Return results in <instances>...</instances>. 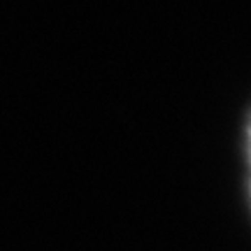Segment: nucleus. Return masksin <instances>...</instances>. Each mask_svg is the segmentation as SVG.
I'll return each instance as SVG.
<instances>
[{
    "label": "nucleus",
    "instance_id": "nucleus-1",
    "mask_svg": "<svg viewBox=\"0 0 251 251\" xmlns=\"http://www.w3.org/2000/svg\"><path fill=\"white\" fill-rule=\"evenodd\" d=\"M249 161H251V126H249Z\"/></svg>",
    "mask_w": 251,
    "mask_h": 251
}]
</instances>
